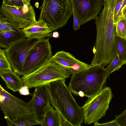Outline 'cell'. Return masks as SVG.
Segmentation results:
<instances>
[{
  "mask_svg": "<svg viewBox=\"0 0 126 126\" xmlns=\"http://www.w3.org/2000/svg\"><path fill=\"white\" fill-rule=\"evenodd\" d=\"M116 3L115 0H103L104 7L95 19L96 35L93 49L94 57L90 64L91 66L100 65L105 67L117 53L114 19Z\"/></svg>",
  "mask_w": 126,
  "mask_h": 126,
  "instance_id": "1",
  "label": "cell"
},
{
  "mask_svg": "<svg viewBox=\"0 0 126 126\" xmlns=\"http://www.w3.org/2000/svg\"><path fill=\"white\" fill-rule=\"evenodd\" d=\"M65 80L47 83L44 86L50 97L51 104L59 115L60 126H80L84 120L82 107L73 97Z\"/></svg>",
  "mask_w": 126,
  "mask_h": 126,
  "instance_id": "2",
  "label": "cell"
},
{
  "mask_svg": "<svg viewBox=\"0 0 126 126\" xmlns=\"http://www.w3.org/2000/svg\"><path fill=\"white\" fill-rule=\"evenodd\" d=\"M109 77L104 67L92 66L72 74L68 87L74 95L90 98L102 90Z\"/></svg>",
  "mask_w": 126,
  "mask_h": 126,
  "instance_id": "3",
  "label": "cell"
},
{
  "mask_svg": "<svg viewBox=\"0 0 126 126\" xmlns=\"http://www.w3.org/2000/svg\"><path fill=\"white\" fill-rule=\"evenodd\" d=\"M38 20L53 31L64 26L73 15L70 0H43Z\"/></svg>",
  "mask_w": 126,
  "mask_h": 126,
  "instance_id": "4",
  "label": "cell"
},
{
  "mask_svg": "<svg viewBox=\"0 0 126 126\" xmlns=\"http://www.w3.org/2000/svg\"><path fill=\"white\" fill-rule=\"evenodd\" d=\"M72 74L52 57L44 65L32 73L21 77L23 85L29 88L44 86L54 81L65 80Z\"/></svg>",
  "mask_w": 126,
  "mask_h": 126,
  "instance_id": "5",
  "label": "cell"
},
{
  "mask_svg": "<svg viewBox=\"0 0 126 126\" xmlns=\"http://www.w3.org/2000/svg\"><path fill=\"white\" fill-rule=\"evenodd\" d=\"M113 96L109 87L103 89L99 93L88 98L82 106L84 123L89 124L98 122L106 114Z\"/></svg>",
  "mask_w": 126,
  "mask_h": 126,
  "instance_id": "6",
  "label": "cell"
},
{
  "mask_svg": "<svg viewBox=\"0 0 126 126\" xmlns=\"http://www.w3.org/2000/svg\"><path fill=\"white\" fill-rule=\"evenodd\" d=\"M42 39L25 38L5 48V53L12 70L19 76H21L25 61L31 51Z\"/></svg>",
  "mask_w": 126,
  "mask_h": 126,
  "instance_id": "7",
  "label": "cell"
},
{
  "mask_svg": "<svg viewBox=\"0 0 126 126\" xmlns=\"http://www.w3.org/2000/svg\"><path fill=\"white\" fill-rule=\"evenodd\" d=\"M49 38L42 39L31 50L23 66L21 76L30 74L47 63L52 57Z\"/></svg>",
  "mask_w": 126,
  "mask_h": 126,
  "instance_id": "8",
  "label": "cell"
},
{
  "mask_svg": "<svg viewBox=\"0 0 126 126\" xmlns=\"http://www.w3.org/2000/svg\"><path fill=\"white\" fill-rule=\"evenodd\" d=\"M0 14L14 26L23 29L36 21L33 8L31 4L14 6L2 4Z\"/></svg>",
  "mask_w": 126,
  "mask_h": 126,
  "instance_id": "9",
  "label": "cell"
},
{
  "mask_svg": "<svg viewBox=\"0 0 126 126\" xmlns=\"http://www.w3.org/2000/svg\"><path fill=\"white\" fill-rule=\"evenodd\" d=\"M0 106L5 119L15 120L31 113L27 103L0 85Z\"/></svg>",
  "mask_w": 126,
  "mask_h": 126,
  "instance_id": "10",
  "label": "cell"
},
{
  "mask_svg": "<svg viewBox=\"0 0 126 126\" xmlns=\"http://www.w3.org/2000/svg\"><path fill=\"white\" fill-rule=\"evenodd\" d=\"M70 0L81 25L95 19L103 5L102 0Z\"/></svg>",
  "mask_w": 126,
  "mask_h": 126,
  "instance_id": "11",
  "label": "cell"
},
{
  "mask_svg": "<svg viewBox=\"0 0 126 126\" xmlns=\"http://www.w3.org/2000/svg\"><path fill=\"white\" fill-rule=\"evenodd\" d=\"M49 94L44 86L35 87L32 97L28 103V106L37 119L40 121L42 118L46 107L50 104Z\"/></svg>",
  "mask_w": 126,
  "mask_h": 126,
  "instance_id": "12",
  "label": "cell"
},
{
  "mask_svg": "<svg viewBox=\"0 0 126 126\" xmlns=\"http://www.w3.org/2000/svg\"><path fill=\"white\" fill-rule=\"evenodd\" d=\"M52 57L62 65L70 71L72 74L91 67L90 65L76 59L69 52L63 50L56 52Z\"/></svg>",
  "mask_w": 126,
  "mask_h": 126,
  "instance_id": "13",
  "label": "cell"
},
{
  "mask_svg": "<svg viewBox=\"0 0 126 126\" xmlns=\"http://www.w3.org/2000/svg\"><path fill=\"white\" fill-rule=\"evenodd\" d=\"M25 37L43 39L51 36L53 31L45 23L38 20L22 29Z\"/></svg>",
  "mask_w": 126,
  "mask_h": 126,
  "instance_id": "14",
  "label": "cell"
},
{
  "mask_svg": "<svg viewBox=\"0 0 126 126\" xmlns=\"http://www.w3.org/2000/svg\"><path fill=\"white\" fill-rule=\"evenodd\" d=\"M25 38L21 29L16 27L12 30L0 32V47L5 49Z\"/></svg>",
  "mask_w": 126,
  "mask_h": 126,
  "instance_id": "15",
  "label": "cell"
},
{
  "mask_svg": "<svg viewBox=\"0 0 126 126\" xmlns=\"http://www.w3.org/2000/svg\"><path fill=\"white\" fill-rule=\"evenodd\" d=\"M0 75L7 87L14 92L19 91L24 85L21 77L13 71L9 70L0 73Z\"/></svg>",
  "mask_w": 126,
  "mask_h": 126,
  "instance_id": "16",
  "label": "cell"
},
{
  "mask_svg": "<svg viewBox=\"0 0 126 126\" xmlns=\"http://www.w3.org/2000/svg\"><path fill=\"white\" fill-rule=\"evenodd\" d=\"M40 124L42 126H60L59 115L50 104L44 109Z\"/></svg>",
  "mask_w": 126,
  "mask_h": 126,
  "instance_id": "17",
  "label": "cell"
},
{
  "mask_svg": "<svg viewBox=\"0 0 126 126\" xmlns=\"http://www.w3.org/2000/svg\"><path fill=\"white\" fill-rule=\"evenodd\" d=\"M6 119L8 126H31L40 124V121L32 112L15 120L11 118Z\"/></svg>",
  "mask_w": 126,
  "mask_h": 126,
  "instance_id": "18",
  "label": "cell"
},
{
  "mask_svg": "<svg viewBox=\"0 0 126 126\" xmlns=\"http://www.w3.org/2000/svg\"><path fill=\"white\" fill-rule=\"evenodd\" d=\"M117 54L120 59L126 64V39L118 36L115 37Z\"/></svg>",
  "mask_w": 126,
  "mask_h": 126,
  "instance_id": "19",
  "label": "cell"
},
{
  "mask_svg": "<svg viewBox=\"0 0 126 126\" xmlns=\"http://www.w3.org/2000/svg\"><path fill=\"white\" fill-rule=\"evenodd\" d=\"M125 64L119 58L117 53L115 56L105 68L109 76L113 72L118 70L123 65Z\"/></svg>",
  "mask_w": 126,
  "mask_h": 126,
  "instance_id": "20",
  "label": "cell"
},
{
  "mask_svg": "<svg viewBox=\"0 0 126 126\" xmlns=\"http://www.w3.org/2000/svg\"><path fill=\"white\" fill-rule=\"evenodd\" d=\"M116 34L126 39V19L122 15L115 24Z\"/></svg>",
  "mask_w": 126,
  "mask_h": 126,
  "instance_id": "21",
  "label": "cell"
},
{
  "mask_svg": "<svg viewBox=\"0 0 126 126\" xmlns=\"http://www.w3.org/2000/svg\"><path fill=\"white\" fill-rule=\"evenodd\" d=\"M13 71L11 65L6 55L4 50L0 49V73L7 71Z\"/></svg>",
  "mask_w": 126,
  "mask_h": 126,
  "instance_id": "22",
  "label": "cell"
},
{
  "mask_svg": "<svg viewBox=\"0 0 126 126\" xmlns=\"http://www.w3.org/2000/svg\"><path fill=\"white\" fill-rule=\"evenodd\" d=\"M126 6V0H116L114 16L115 25L119 18L122 15L123 10Z\"/></svg>",
  "mask_w": 126,
  "mask_h": 126,
  "instance_id": "23",
  "label": "cell"
},
{
  "mask_svg": "<svg viewBox=\"0 0 126 126\" xmlns=\"http://www.w3.org/2000/svg\"><path fill=\"white\" fill-rule=\"evenodd\" d=\"M15 27L9 23L1 14H0V32H5L13 30Z\"/></svg>",
  "mask_w": 126,
  "mask_h": 126,
  "instance_id": "24",
  "label": "cell"
},
{
  "mask_svg": "<svg viewBox=\"0 0 126 126\" xmlns=\"http://www.w3.org/2000/svg\"><path fill=\"white\" fill-rule=\"evenodd\" d=\"M11 6H22L24 4L22 0H2V4Z\"/></svg>",
  "mask_w": 126,
  "mask_h": 126,
  "instance_id": "25",
  "label": "cell"
},
{
  "mask_svg": "<svg viewBox=\"0 0 126 126\" xmlns=\"http://www.w3.org/2000/svg\"><path fill=\"white\" fill-rule=\"evenodd\" d=\"M115 119L120 126H126V109L120 115H116Z\"/></svg>",
  "mask_w": 126,
  "mask_h": 126,
  "instance_id": "26",
  "label": "cell"
},
{
  "mask_svg": "<svg viewBox=\"0 0 126 126\" xmlns=\"http://www.w3.org/2000/svg\"><path fill=\"white\" fill-rule=\"evenodd\" d=\"M72 7L73 17V29L75 31H76L79 29L81 24L76 14L73 7Z\"/></svg>",
  "mask_w": 126,
  "mask_h": 126,
  "instance_id": "27",
  "label": "cell"
},
{
  "mask_svg": "<svg viewBox=\"0 0 126 126\" xmlns=\"http://www.w3.org/2000/svg\"><path fill=\"white\" fill-rule=\"evenodd\" d=\"M94 126H120L115 119L111 121L105 123L100 124L97 122L94 123Z\"/></svg>",
  "mask_w": 126,
  "mask_h": 126,
  "instance_id": "28",
  "label": "cell"
},
{
  "mask_svg": "<svg viewBox=\"0 0 126 126\" xmlns=\"http://www.w3.org/2000/svg\"><path fill=\"white\" fill-rule=\"evenodd\" d=\"M28 87L24 85L19 91L20 94L21 95H27L30 94L29 89Z\"/></svg>",
  "mask_w": 126,
  "mask_h": 126,
  "instance_id": "29",
  "label": "cell"
},
{
  "mask_svg": "<svg viewBox=\"0 0 126 126\" xmlns=\"http://www.w3.org/2000/svg\"><path fill=\"white\" fill-rule=\"evenodd\" d=\"M59 36V33L57 31L54 32L52 33V36L55 38H58Z\"/></svg>",
  "mask_w": 126,
  "mask_h": 126,
  "instance_id": "30",
  "label": "cell"
},
{
  "mask_svg": "<svg viewBox=\"0 0 126 126\" xmlns=\"http://www.w3.org/2000/svg\"><path fill=\"white\" fill-rule=\"evenodd\" d=\"M24 4L30 5L31 0H22Z\"/></svg>",
  "mask_w": 126,
  "mask_h": 126,
  "instance_id": "31",
  "label": "cell"
},
{
  "mask_svg": "<svg viewBox=\"0 0 126 126\" xmlns=\"http://www.w3.org/2000/svg\"><path fill=\"white\" fill-rule=\"evenodd\" d=\"M122 15L126 19V6L123 10Z\"/></svg>",
  "mask_w": 126,
  "mask_h": 126,
  "instance_id": "32",
  "label": "cell"
}]
</instances>
